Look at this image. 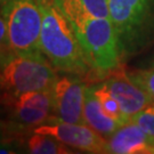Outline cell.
Listing matches in <instances>:
<instances>
[{
    "label": "cell",
    "mask_w": 154,
    "mask_h": 154,
    "mask_svg": "<svg viewBox=\"0 0 154 154\" xmlns=\"http://www.w3.org/2000/svg\"><path fill=\"white\" fill-rule=\"evenodd\" d=\"M42 11L40 50L56 70L82 75L89 73L88 61L74 28L54 0H38Z\"/></svg>",
    "instance_id": "6da1fadb"
},
{
    "label": "cell",
    "mask_w": 154,
    "mask_h": 154,
    "mask_svg": "<svg viewBox=\"0 0 154 154\" xmlns=\"http://www.w3.org/2000/svg\"><path fill=\"white\" fill-rule=\"evenodd\" d=\"M55 70L42 51H0V86L11 97L53 89L58 79Z\"/></svg>",
    "instance_id": "7a4b0ae2"
},
{
    "label": "cell",
    "mask_w": 154,
    "mask_h": 154,
    "mask_svg": "<svg viewBox=\"0 0 154 154\" xmlns=\"http://www.w3.org/2000/svg\"><path fill=\"white\" fill-rule=\"evenodd\" d=\"M122 58L154 41V0H107Z\"/></svg>",
    "instance_id": "3957f363"
},
{
    "label": "cell",
    "mask_w": 154,
    "mask_h": 154,
    "mask_svg": "<svg viewBox=\"0 0 154 154\" xmlns=\"http://www.w3.org/2000/svg\"><path fill=\"white\" fill-rule=\"evenodd\" d=\"M71 24L89 65L98 75L109 74L120 66L121 51L110 18H99L86 14Z\"/></svg>",
    "instance_id": "277c9868"
},
{
    "label": "cell",
    "mask_w": 154,
    "mask_h": 154,
    "mask_svg": "<svg viewBox=\"0 0 154 154\" xmlns=\"http://www.w3.org/2000/svg\"><path fill=\"white\" fill-rule=\"evenodd\" d=\"M7 26V48L18 53L40 50L42 11L38 0H6L0 6Z\"/></svg>",
    "instance_id": "5b68a950"
},
{
    "label": "cell",
    "mask_w": 154,
    "mask_h": 154,
    "mask_svg": "<svg viewBox=\"0 0 154 154\" xmlns=\"http://www.w3.org/2000/svg\"><path fill=\"white\" fill-rule=\"evenodd\" d=\"M33 132L46 134L73 149L88 153H106V138L86 123H70L53 119L51 122L35 127Z\"/></svg>",
    "instance_id": "8992f818"
},
{
    "label": "cell",
    "mask_w": 154,
    "mask_h": 154,
    "mask_svg": "<svg viewBox=\"0 0 154 154\" xmlns=\"http://www.w3.org/2000/svg\"><path fill=\"white\" fill-rule=\"evenodd\" d=\"M104 85L111 95L119 102L122 114L129 122L138 112L154 104V98L137 83L120 66L109 73Z\"/></svg>",
    "instance_id": "52a82bcc"
},
{
    "label": "cell",
    "mask_w": 154,
    "mask_h": 154,
    "mask_svg": "<svg viewBox=\"0 0 154 154\" xmlns=\"http://www.w3.org/2000/svg\"><path fill=\"white\" fill-rule=\"evenodd\" d=\"M11 106L15 126L24 129L41 126L49 122L55 113L53 89L22 94L11 99Z\"/></svg>",
    "instance_id": "ba28073f"
},
{
    "label": "cell",
    "mask_w": 154,
    "mask_h": 154,
    "mask_svg": "<svg viewBox=\"0 0 154 154\" xmlns=\"http://www.w3.org/2000/svg\"><path fill=\"white\" fill-rule=\"evenodd\" d=\"M86 85L71 74L58 78L53 88L57 119L70 123H85L83 104Z\"/></svg>",
    "instance_id": "9c48e42d"
},
{
    "label": "cell",
    "mask_w": 154,
    "mask_h": 154,
    "mask_svg": "<svg viewBox=\"0 0 154 154\" xmlns=\"http://www.w3.org/2000/svg\"><path fill=\"white\" fill-rule=\"evenodd\" d=\"M106 153L149 154L154 153V139L137 123L129 121L106 139Z\"/></svg>",
    "instance_id": "30bf717a"
},
{
    "label": "cell",
    "mask_w": 154,
    "mask_h": 154,
    "mask_svg": "<svg viewBox=\"0 0 154 154\" xmlns=\"http://www.w3.org/2000/svg\"><path fill=\"white\" fill-rule=\"evenodd\" d=\"M83 118L85 123L91 127L95 131L104 138L112 136L114 132L123 126L121 122L106 114L100 105L93 86H87L85 90V104H83Z\"/></svg>",
    "instance_id": "8fae6325"
},
{
    "label": "cell",
    "mask_w": 154,
    "mask_h": 154,
    "mask_svg": "<svg viewBox=\"0 0 154 154\" xmlns=\"http://www.w3.org/2000/svg\"><path fill=\"white\" fill-rule=\"evenodd\" d=\"M26 152L33 154H69L72 151L66 144L46 134L33 132L26 142Z\"/></svg>",
    "instance_id": "7c38bea8"
},
{
    "label": "cell",
    "mask_w": 154,
    "mask_h": 154,
    "mask_svg": "<svg viewBox=\"0 0 154 154\" xmlns=\"http://www.w3.org/2000/svg\"><path fill=\"white\" fill-rule=\"evenodd\" d=\"M94 91L96 94L97 98L100 102V105L103 107V110L106 114H109L110 116H112L113 119H116L118 121H120L122 125L127 123V120L125 119V116L122 114L121 107L119 102L116 100L111 93L106 89L103 83H99V85H94Z\"/></svg>",
    "instance_id": "4fadbf2b"
},
{
    "label": "cell",
    "mask_w": 154,
    "mask_h": 154,
    "mask_svg": "<svg viewBox=\"0 0 154 154\" xmlns=\"http://www.w3.org/2000/svg\"><path fill=\"white\" fill-rule=\"evenodd\" d=\"M130 121L142 127L144 131L154 139V104L149 105L144 110L138 112L132 116Z\"/></svg>",
    "instance_id": "5bb4252c"
},
{
    "label": "cell",
    "mask_w": 154,
    "mask_h": 154,
    "mask_svg": "<svg viewBox=\"0 0 154 154\" xmlns=\"http://www.w3.org/2000/svg\"><path fill=\"white\" fill-rule=\"evenodd\" d=\"M128 74L131 78V80H134L144 90H146L154 98V69L137 70L129 72Z\"/></svg>",
    "instance_id": "9a60e30c"
},
{
    "label": "cell",
    "mask_w": 154,
    "mask_h": 154,
    "mask_svg": "<svg viewBox=\"0 0 154 154\" xmlns=\"http://www.w3.org/2000/svg\"><path fill=\"white\" fill-rule=\"evenodd\" d=\"M7 48V26L2 15L0 14V51Z\"/></svg>",
    "instance_id": "2e32d148"
},
{
    "label": "cell",
    "mask_w": 154,
    "mask_h": 154,
    "mask_svg": "<svg viewBox=\"0 0 154 154\" xmlns=\"http://www.w3.org/2000/svg\"><path fill=\"white\" fill-rule=\"evenodd\" d=\"M5 105H8V106H9V99H8V100H6L5 96L0 95V111L2 110V107H4Z\"/></svg>",
    "instance_id": "e0dca14e"
},
{
    "label": "cell",
    "mask_w": 154,
    "mask_h": 154,
    "mask_svg": "<svg viewBox=\"0 0 154 154\" xmlns=\"http://www.w3.org/2000/svg\"><path fill=\"white\" fill-rule=\"evenodd\" d=\"M0 140H1V129H0Z\"/></svg>",
    "instance_id": "ac0fdd59"
},
{
    "label": "cell",
    "mask_w": 154,
    "mask_h": 154,
    "mask_svg": "<svg viewBox=\"0 0 154 154\" xmlns=\"http://www.w3.org/2000/svg\"><path fill=\"white\" fill-rule=\"evenodd\" d=\"M0 142H1V140H0Z\"/></svg>",
    "instance_id": "d6986e66"
}]
</instances>
